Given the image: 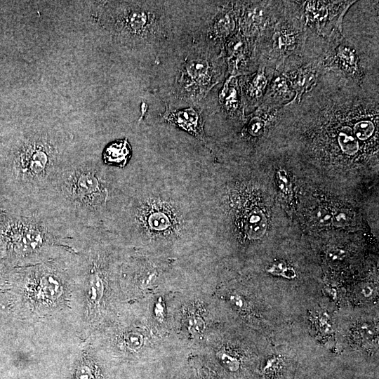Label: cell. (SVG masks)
Masks as SVG:
<instances>
[{
  "instance_id": "1",
  "label": "cell",
  "mask_w": 379,
  "mask_h": 379,
  "mask_svg": "<svg viewBox=\"0 0 379 379\" xmlns=\"http://www.w3.org/2000/svg\"><path fill=\"white\" fill-rule=\"evenodd\" d=\"M122 190L95 158L74 146L36 208L59 230L77 239L105 230Z\"/></svg>"
},
{
  "instance_id": "2",
  "label": "cell",
  "mask_w": 379,
  "mask_h": 379,
  "mask_svg": "<svg viewBox=\"0 0 379 379\" xmlns=\"http://www.w3.org/2000/svg\"><path fill=\"white\" fill-rule=\"evenodd\" d=\"M72 252L14 268L0 286V306L4 316L34 326L62 325L72 332Z\"/></svg>"
},
{
  "instance_id": "3",
  "label": "cell",
  "mask_w": 379,
  "mask_h": 379,
  "mask_svg": "<svg viewBox=\"0 0 379 379\" xmlns=\"http://www.w3.org/2000/svg\"><path fill=\"white\" fill-rule=\"evenodd\" d=\"M154 67L152 91L173 108L202 105L227 72L221 53L194 42L180 29Z\"/></svg>"
},
{
  "instance_id": "4",
  "label": "cell",
  "mask_w": 379,
  "mask_h": 379,
  "mask_svg": "<svg viewBox=\"0 0 379 379\" xmlns=\"http://www.w3.org/2000/svg\"><path fill=\"white\" fill-rule=\"evenodd\" d=\"M74 147L73 135L58 126H30L16 140L6 163L13 206L36 208Z\"/></svg>"
},
{
  "instance_id": "5",
  "label": "cell",
  "mask_w": 379,
  "mask_h": 379,
  "mask_svg": "<svg viewBox=\"0 0 379 379\" xmlns=\"http://www.w3.org/2000/svg\"><path fill=\"white\" fill-rule=\"evenodd\" d=\"M107 237L103 230L86 234L69 255L71 329L78 343L98 331L104 314L110 274Z\"/></svg>"
},
{
  "instance_id": "6",
  "label": "cell",
  "mask_w": 379,
  "mask_h": 379,
  "mask_svg": "<svg viewBox=\"0 0 379 379\" xmlns=\"http://www.w3.org/2000/svg\"><path fill=\"white\" fill-rule=\"evenodd\" d=\"M102 8L101 22L112 38L154 66L178 32V1H110Z\"/></svg>"
},
{
  "instance_id": "7",
  "label": "cell",
  "mask_w": 379,
  "mask_h": 379,
  "mask_svg": "<svg viewBox=\"0 0 379 379\" xmlns=\"http://www.w3.org/2000/svg\"><path fill=\"white\" fill-rule=\"evenodd\" d=\"M0 213V258L16 268L76 251L77 239L55 227L37 208Z\"/></svg>"
},
{
  "instance_id": "8",
  "label": "cell",
  "mask_w": 379,
  "mask_h": 379,
  "mask_svg": "<svg viewBox=\"0 0 379 379\" xmlns=\"http://www.w3.org/2000/svg\"><path fill=\"white\" fill-rule=\"evenodd\" d=\"M178 11L180 29L219 53L238 31L235 1H179Z\"/></svg>"
},
{
  "instance_id": "9",
  "label": "cell",
  "mask_w": 379,
  "mask_h": 379,
  "mask_svg": "<svg viewBox=\"0 0 379 379\" xmlns=\"http://www.w3.org/2000/svg\"><path fill=\"white\" fill-rule=\"evenodd\" d=\"M308 34L295 1H285L281 17L258 46L259 59L277 69L286 59L302 54Z\"/></svg>"
},
{
  "instance_id": "10",
  "label": "cell",
  "mask_w": 379,
  "mask_h": 379,
  "mask_svg": "<svg viewBox=\"0 0 379 379\" xmlns=\"http://www.w3.org/2000/svg\"><path fill=\"white\" fill-rule=\"evenodd\" d=\"M284 7L285 1H235L238 30L258 49L281 17Z\"/></svg>"
},
{
  "instance_id": "11",
  "label": "cell",
  "mask_w": 379,
  "mask_h": 379,
  "mask_svg": "<svg viewBox=\"0 0 379 379\" xmlns=\"http://www.w3.org/2000/svg\"><path fill=\"white\" fill-rule=\"evenodd\" d=\"M204 114L230 128L242 126L246 119L238 77H227L215 86L202 103Z\"/></svg>"
},
{
  "instance_id": "12",
  "label": "cell",
  "mask_w": 379,
  "mask_h": 379,
  "mask_svg": "<svg viewBox=\"0 0 379 379\" xmlns=\"http://www.w3.org/2000/svg\"><path fill=\"white\" fill-rule=\"evenodd\" d=\"M309 34L324 39L343 32V19L357 1H295Z\"/></svg>"
},
{
  "instance_id": "13",
  "label": "cell",
  "mask_w": 379,
  "mask_h": 379,
  "mask_svg": "<svg viewBox=\"0 0 379 379\" xmlns=\"http://www.w3.org/2000/svg\"><path fill=\"white\" fill-rule=\"evenodd\" d=\"M222 54L227 65L226 77L249 74L258 67L256 45L239 30L225 44Z\"/></svg>"
},
{
  "instance_id": "14",
  "label": "cell",
  "mask_w": 379,
  "mask_h": 379,
  "mask_svg": "<svg viewBox=\"0 0 379 379\" xmlns=\"http://www.w3.org/2000/svg\"><path fill=\"white\" fill-rule=\"evenodd\" d=\"M276 69L267 62L259 59L255 72L238 77L243 106L248 114L260 106Z\"/></svg>"
},
{
  "instance_id": "15",
  "label": "cell",
  "mask_w": 379,
  "mask_h": 379,
  "mask_svg": "<svg viewBox=\"0 0 379 379\" xmlns=\"http://www.w3.org/2000/svg\"><path fill=\"white\" fill-rule=\"evenodd\" d=\"M160 120L189 133L208 146L204 133L205 117L202 105L190 106L183 109L166 105L164 112L160 114Z\"/></svg>"
},
{
  "instance_id": "16",
  "label": "cell",
  "mask_w": 379,
  "mask_h": 379,
  "mask_svg": "<svg viewBox=\"0 0 379 379\" xmlns=\"http://www.w3.org/2000/svg\"><path fill=\"white\" fill-rule=\"evenodd\" d=\"M295 97V93L284 72L280 68L276 69L262 104L282 108L291 103Z\"/></svg>"
},
{
  "instance_id": "17",
  "label": "cell",
  "mask_w": 379,
  "mask_h": 379,
  "mask_svg": "<svg viewBox=\"0 0 379 379\" xmlns=\"http://www.w3.org/2000/svg\"><path fill=\"white\" fill-rule=\"evenodd\" d=\"M131 155V147L126 138L109 143L102 152L103 163L107 166L124 168Z\"/></svg>"
},
{
  "instance_id": "18",
  "label": "cell",
  "mask_w": 379,
  "mask_h": 379,
  "mask_svg": "<svg viewBox=\"0 0 379 379\" xmlns=\"http://www.w3.org/2000/svg\"><path fill=\"white\" fill-rule=\"evenodd\" d=\"M142 344V335L135 330H127L119 335V345L124 350L137 352L141 348Z\"/></svg>"
},
{
  "instance_id": "19",
  "label": "cell",
  "mask_w": 379,
  "mask_h": 379,
  "mask_svg": "<svg viewBox=\"0 0 379 379\" xmlns=\"http://www.w3.org/2000/svg\"><path fill=\"white\" fill-rule=\"evenodd\" d=\"M266 225V220L262 213H253L246 225L248 235L253 239L260 238L265 233Z\"/></svg>"
},
{
  "instance_id": "20",
  "label": "cell",
  "mask_w": 379,
  "mask_h": 379,
  "mask_svg": "<svg viewBox=\"0 0 379 379\" xmlns=\"http://www.w3.org/2000/svg\"><path fill=\"white\" fill-rule=\"evenodd\" d=\"M351 220L350 213L345 209L337 210L332 215V222L338 227H344L349 224Z\"/></svg>"
},
{
  "instance_id": "21",
  "label": "cell",
  "mask_w": 379,
  "mask_h": 379,
  "mask_svg": "<svg viewBox=\"0 0 379 379\" xmlns=\"http://www.w3.org/2000/svg\"><path fill=\"white\" fill-rule=\"evenodd\" d=\"M314 220L321 225H327L332 222V214L324 208H318L314 211Z\"/></svg>"
},
{
  "instance_id": "22",
  "label": "cell",
  "mask_w": 379,
  "mask_h": 379,
  "mask_svg": "<svg viewBox=\"0 0 379 379\" xmlns=\"http://www.w3.org/2000/svg\"><path fill=\"white\" fill-rule=\"evenodd\" d=\"M218 357L221 361L231 371H235L239 367V362L237 359L227 354L224 352H219Z\"/></svg>"
},
{
  "instance_id": "23",
  "label": "cell",
  "mask_w": 379,
  "mask_h": 379,
  "mask_svg": "<svg viewBox=\"0 0 379 379\" xmlns=\"http://www.w3.org/2000/svg\"><path fill=\"white\" fill-rule=\"evenodd\" d=\"M189 324L190 325V329L194 327L197 331H200L204 328V322L201 319L197 317L191 318Z\"/></svg>"
},
{
  "instance_id": "24",
  "label": "cell",
  "mask_w": 379,
  "mask_h": 379,
  "mask_svg": "<svg viewBox=\"0 0 379 379\" xmlns=\"http://www.w3.org/2000/svg\"><path fill=\"white\" fill-rule=\"evenodd\" d=\"M230 300L239 308H244L246 307V302L241 296L237 295H232Z\"/></svg>"
},
{
  "instance_id": "25",
  "label": "cell",
  "mask_w": 379,
  "mask_h": 379,
  "mask_svg": "<svg viewBox=\"0 0 379 379\" xmlns=\"http://www.w3.org/2000/svg\"><path fill=\"white\" fill-rule=\"evenodd\" d=\"M155 314L159 319H162L164 317V306L162 302H158L155 307Z\"/></svg>"
},
{
  "instance_id": "26",
  "label": "cell",
  "mask_w": 379,
  "mask_h": 379,
  "mask_svg": "<svg viewBox=\"0 0 379 379\" xmlns=\"http://www.w3.org/2000/svg\"><path fill=\"white\" fill-rule=\"evenodd\" d=\"M343 252L340 250L331 251L329 253V257L332 260H338L342 257Z\"/></svg>"
},
{
  "instance_id": "27",
  "label": "cell",
  "mask_w": 379,
  "mask_h": 379,
  "mask_svg": "<svg viewBox=\"0 0 379 379\" xmlns=\"http://www.w3.org/2000/svg\"><path fill=\"white\" fill-rule=\"evenodd\" d=\"M1 310H1V306H0V311H1Z\"/></svg>"
}]
</instances>
